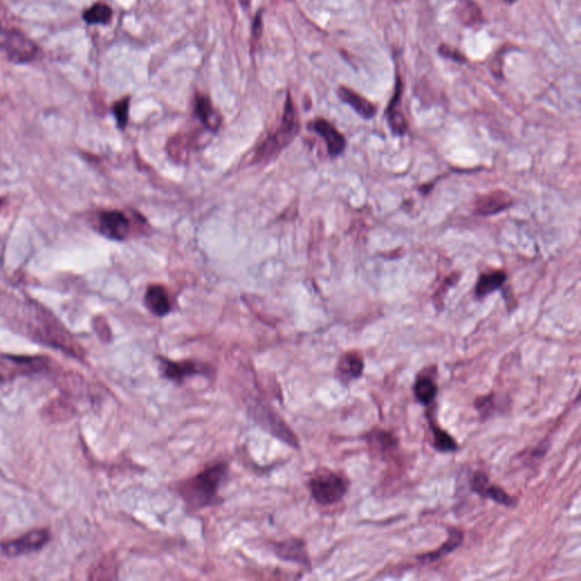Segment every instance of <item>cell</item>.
Listing matches in <instances>:
<instances>
[{
	"mask_svg": "<svg viewBox=\"0 0 581 581\" xmlns=\"http://www.w3.org/2000/svg\"><path fill=\"white\" fill-rule=\"evenodd\" d=\"M228 474L225 463L211 465L179 486V493L188 507L201 509L214 504L218 488Z\"/></svg>",
	"mask_w": 581,
	"mask_h": 581,
	"instance_id": "cell-1",
	"label": "cell"
},
{
	"mask_svg": "<svg viewBox=\"0 0 581 581\" xmlns=\"http://www.w3.org/2000/svg\"><path fill=\"white\" fill-rule=\"evenodd\" d=\"M299 131V120L296 109L293 104L291 96H287L283 111L282 120L274 133L270 134L267 139L260 144L254 153V163L268 162L277 156L291 141Z\"/></svg>",
	"mask_w": 581,
	"mask_h": 581,
	"instance_id": "cell-2",
	"label": "cell"
},
{
	"mask_svg": "<svg viewBox=\"0 0 581 581\" xmlns=\"http://www.w3.org/2000/svg\"><path fill=\"white\" fill-rule=\"evenodd\" d=\"M36 318L33 319L31 325V331L36 338H39L43 343L65 351L66 353L74 357L81 355V349L78 343L65 328L56 322L55 318L46 315V312L43 311L36 310Z\"/></svg>",
	"mask_w": 581,
	"mask_h": 581,
	"instance_id": "cell-3",
	"label": "cell"
},
{
	"mask_svg": "<svg viewBox=\"0 0 581 581\" xmlns=\"http://www.w3.org/2000/svg\"><path fill=\"white\" fill-rule=\"evenodd\" d=\"M348 488V479L333 471L319 472L310 481L312 497L322 505L338 503L344 497Z\"/></svg>",
	"mask_w": 581,
	"mask_h": 581,
	"instance_id": "cell-4",
	"label": "cell"
},
{
	"mask_svg": "<svg viewBox=\"0 0 581 581\" xmlns=\"http://www.w3.org/2000/svg\"><path fill=\"white\" fill-rule=\"evenodd\" d=\"M0 52H6L12 62L22 64L36 59L38 47L19 30L0 26Z\"/></svg>",
	"mask_w": 581,
	"mask_h": 581,
	"instance_id": "cell-5",
	"label": "cell"
},
{
	"mask_svg": "<svg viewBox=\"0 0 581 581\" xmlns=\"http://www.w3.org/2000/svg\"><path fill=\"white\" fill-rule=\"evenodd\" d=\"M98 231L111 240L123 241L131 233V221L118 210L102 211L98 216Z\"/></svg>",
	"mask_w": 581,
	"mask_h": 581,
	"instance_id": "cell-6",
	"label": "cell"
},
{
	"mask_svg": "<svg viewBox=\"0 0 581 581\" xmlns=\"http://www.w3.org/2000/svg\"><path fill=\"white\" fill-rule=\"evenodd\" d=\"M50 535L45 529L32 530L21 538L1 544L3 552L8 556H23L26 553L40 549L48 542Z\"/></svg>",
	"mask_w": 581,
	"mask_h": 581,
	"instance_id": "cell-7",
	"label": "cell"
},
{
	"mask_svg": "<svg viewBox=\"0 0 581 581\" xmlns=\"http://www.w3.org/2000/svg\"><path fill=\"white\" fill-rule=\"evenodd\" d=\"M310 127L325 140L328 153L331 157H336L343 153L345 148V139L338 129L324 118H317L310 124Z\"/></svg>",
	"mask_w": 581,
	"mask_h": 581,
	"instance_id": "cell-8",
	"label": "cell"
},
{
	"mask_svg": "<svg viewBox=\"0 0 581 581\" xmlns=\"http://www.w3.org/2000/svg\"><path fill=\"white\" fill-rule=\"evenodd\" d=\"M163 373L166 378L175 383H182L186 378L195 375H204L207 373L206 367L195 361H171L162 359Z\"/></svg>",
	"mask_w": 581,
	"mask_h": 581,
	"instance_id": "cell-9",
	"label": "cell"
},
{
	"mask_svg": "<svg viewBox=\"0 0 581 581\" xmlns=\"http://www.w3.org/2000/svg\"><path fill=\"white\" fill-rule=\"evenodd\" d=\"M512 205V198L507 192L502 190L481 195L476 202V212L481 216L498 214Z\"/></svg>",
	"mask_w": 581,
	"mask_h": 581,
	"instance_id": "cell-10",
	"label": "cell"
},
{
	"mask_svg": "<svg viewBox=\"0 0 581 581\" xmlns=\"http://www.w3.org/2000/svg\"><path fill=\"white\" fill-rule=\"evenodd\" d=\"M401 96H402V81H401V78L397 76L395 94H394L393 98L388 105V108H387L388 125H390L391 130L393 131V133L396 135H403L408 131V122H406V117L401 111Z\"/></svg>",
	"mask_w": 581,
	"mask_h": 581,
	"instance_id": "cell-11",
	"label": "cell"
},
{
	"mask_svg": "<svg viewBox=\"0 0 581 581\" xmlns=\"http://www.w3.org/2000/svg\"><path fill=\"white\" fill-rule=\"evenodd\" d=\"M472 488L476 493L479 494L481 496L490 497L496 503L502 504L505 507H514V504H516V500L511 497L507 492H504V490L501 487L490 485L486 474H476L474 481H472Z\"/></svg>",
	"mask_w": 581,
	"mask_h": 581,
	"instance_id": "cell-12",
	"label": "cell"
},
{
	"mask_svg": "<svg viewBox=\"0 0 581 581\" xmlns=\"http://www.w3.org/2000/svg\"><path fill=\"white\" fill-rule=\"evenodd\" d=\"M338 97L343 102L353 108L354 111L364 120H371L376 115V107L371 101L362 97L357 92L347 88L340 87L338 90Z\"/></svg>",
	"mask_w": 581,
	"mask_h": 581,
	"instance_id": "cell-13",
	"label": "cell"
},
{
	"mask_svg": "<svg viewBox=\"0 0 581 581\" xmlns=\"http://www.w3.org/2000/svg\"><path fill=\"white\" fill-rule=\"evenodd\" d=\"M144 303H146V308L149 309L153 315L158 316V317H164L172 309L171 301H169L168 292L162 285H151L148 287L146 296H144Z\"/></svg>",
	"mask_w": 581,
	"mask_h": 581,
	"instance_id": "cell-14",
	"label": "cell"
},
{
	"mask_svg": "<svg viewBox=\"0 0 581 581\" xmlns=\"http://www.w3.org/2000/svg\"><path fill=\"white\" fill-rule=\"evenodd\" d=\"M276 553L279 558L286 561L296 562L300 564H309L308 553L305 551V542L300 539L291 538L276 545Z\"/></svg>",
	"mask_w": 581,
	"mask_h": 581,
	"instance_id": "cell-15",
	"label": "cell"
},
{
	"mask_svg": "<svg viewBox=\"0 0 581 581\" xmlns=\"http://www.w3.org/2000/svg\"><path fill=\"white\" fill-rule=\"evenodd\" d=\"M195 114L208 130L216 132L221 127V117L211 104L210 99L200 96L195 101Z\"/></svg>",
	"mask_w": 581,
	"mask_h": 581,
	"instance_id": "cell-16",
	"label": "cell"
},
{
	"mask_svg": "<svg viewBox=\"0 0 581 581\" xmlns=\"http://www.w3.org/2000/svg\"><path fill=\"white\" fill-rule=\"evenodd\" d=\"M507 282V274L503 270H490L487 273L481 274L476 285V294L479 298H484L490 293L500 289L504 283Z\"/></svg>",
	"mask_w": 581,
	"mask_h": 581,
	"instance_id": "cell-17",
	"label": "cell"
},
{
	"mask_svg": "<svg viewBox=\"0 0 581 581\" xmlns=\"http://www.w3.org/2000/svg\"><path fill=\"white\" fill-rule=\"evenodd\" d=\"M364 364L362 358L358 353L349 352L340 359L338 371L343 380H355L362 375Z\"/></svg>",
	"mask_w": 581,
	"mask_h": 581,
	"instance_id": "cell-18",
	"label": "cell"
},
{
	"mask_svg": "<svg viewBox=\"0 0 581 581\" xmlns=\"http://www.w3.org/2000/svg\"><path fill=\"white\" fill-rule=\"evenodd\" d=\"M75 410L64 399H55L43 409V418L49 422H63L73 418Z\"/></svg>",
	"mask_w": 581,
	"mask_h": 581,
	"instance_id": "cell-19",
	"label": "cell"
},
{
	"mask_svg": "<svg viewBox=\"0 0 581 581\" xmlns=\"http://www.w3.org/2000/svg\"><path fill=\"white\" fill-rule=\"evenodd\" d=\"M192 139L186 134H176L167 143V153L173 160L184 162L191 151Z\"/></svg>",
	"mask_w": 581,
	"mask_h": 581,
	"instance_id": "cell-20",
	"label": "cell"
},
{
	"mask_svg": "<svg viewBox=\"0 0 581 581\" xmlns=\"http://www.w3.org/2000/svg\"><path fill=\"white\" fill-rule=\"evenodd\" d=\"M457 14L462 23L467 26L477 25L483 19L481 10L474 0H461L457 6Z\"/></svg>",
	"mask_w": 581,
	"mask_h": 581,
	"instance_id": "cell-21",
	"label": "cell"
},
{
	"mask_svg": "<svg viewBox=\"0 0 581 581\" xmlns=\"http://www.w3.org/2000/svg\"><path fill=\"white\" fill-rule=\"evenodd\" d=\"M83 17L89 24H107L111 21L113 10L106 3H97L85 12Z\"/></svg>",
	"mask_w": 581,
	"mask_h": 581,
	"instance_id": "cell-22",
	"label": "cell"
},
{
	"mask_svg": "<svg viewBox=\"0 0 581 581\" xmlns=\"http://www.w3.org/2000/svg\"><path fill=\"white\" fill-rule=\"evenodd\" d=\"M437 387L429 377H419L415 384V394L417 399L422 404H428L435 399Z\"/></svg>",
	"mask_w": 581,
	"mask_h": 581,
	"instance_id": "cell-23",
	"label": "cell"
},
{
	"mask_svg": "<svg viewBox=\"0 0 581 581\" xmlns=\"http://www.w3.org/2000/svg\"><path fill=\"white\" fill-rule=\"evenodd\" d=\"M462 539H463V536H462V534L459 530H451V534L448 536V542L443 544L442 547H439L435 552L429 553V554L424 556V558L426 560H429V561L439 560V558L446 556L448 553L452 552L453 549H457L461 544Z\"/></svg>",
	"mask_w": 581,
	"mask_h": 581,
	"instance_id": "cell-24",
	"label": "cell"
},
{
	"mask_svg": "<svg viewBox=\"0 0 581 581\" xmlns=\"http://www.w3.org/2000/svg\"><path fill=\"white\" fill-rule=\"evenodd\" d=\"M432 435H434V445L435 448L441 452H453L458 448V444L454 439H452L451 435L448 432H445L443 429L436 427H432Z\"/></svg>",
	"mask_w": 581,
	"mask_h": 581,
	"instance_id": "cell-25",
	"label": "cell"
},
{
	"mask_svg": "<svg viewBox=\"0 0 581 581\" xmlns=\"http://www.w3.org/2000/svg\"><path fill=\"white\" fill-rule=\"evenodd\" d=\"M116 572V564L113 558H105L102 561L99 562L97 568L92 571L91 579H111L115 578L114 573Z\"/></svg>",
	"mask_w": 581,
	"mask_h": 581,
	"instance_id": "cell-26",
	"label": "cell"
},
{
	"mask_svg": "<svg viewBox=\"0 0 581 581\" xmlns=\"http://www.w3.org/2000/svg\"><path fill=\"white\" fill-rule=\"evenodd\" d=\"M129 107H130V98L127 97L117 101L113 108L117 124L120 129L127 127V120H129Z\"/></svg>",
	"mask_w": 581,
	"mask_h": 581,
	"instance_id": "cell-27",
	"label": "cell"
},
{
	"mask_svg": "<svg viewBox=\"0 0 581 581\" xmlns=\"http://www.w3.org/2000/svg\"><path fill=\"white\" fill-rule=\"evenodd\" d=\"M439 52H441L442 56H444V57L453 59L455 62L463 63L465 61V56L462 55L461 52H459L458 50H455V49H450L448 46H445V45H443V46L439 48Z\"/></svg>",
	"mask_w": 581,
	"mask_h": 581,
	"instance_id": "cell-28",
	"label": "cell"
},
{
	"mask_svg": "<svg viewBox=\"0 0 581 581\" xmlns=\"http://www.w3.org/2000/svg\"><path fill=\"white\" fill-rule=\"evenodd\" d=\"M263 17H261V12H259L254 17V24H252V38L254 39H260L261 33H263Z\"/></svg>",
	"mask_w": 581,
	"mask_h": 581,
	"instance_id": "cell-29",
	"label": "cell"
}]
</instances>
